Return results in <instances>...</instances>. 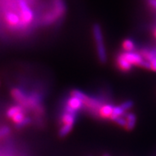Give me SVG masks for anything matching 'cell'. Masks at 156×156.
Returning <instances> with one entry per match:
<instances>
[{
	"label": "cell",
	"instance_id": "obj_8",
	"mask_svg": "<svg viewBox=\"0 0 156 156\" xmlns=\"http://www.w3.org/2000/svg\"><path fill=\"white\" fill-rule=\"evenodd\" d=\"M116 63L118 67L119 68V69H121L123 72H129L132 69V65L127 62L125 58H123L121 54L117 56L116 58Z\"/></svg>",
	"mask_w": 156,
	"mask_h": 156
},
{
	"label": "cell",
	"instance_id": "obj_23",
	"mask_svg": "<svg viewBox=\"0 0 156 156\" xmlns=\"http://www.w3.org/2000/svg\"><path fill=\"white\" fill-rule=\"evenodd\" d=\"M149 6L156 10V0H147Z\"/></svg>",
	"mask_w": 156,
	"mask_h": 156
},
{
	"label": "cell",
	"instance_id": "obj_6",
	"mask_svg": "<svg viewBox=\"0 0 156 156\" xmlns=\"http://www.w3.org/2000/svg\"><path fill=\"white\" fill-rule=\"evenodd\" d=\"M11 96L15 101L20 103L21 105L27 106V95L23 93V91L19 89V88H14L11 90Z\"/></svg>",
	"mask_w": 156,
	"mask_h": 156
},
{
	"label": "cell",
	"instance_id": "obj_22",
	"mask_svg": "<svg viewBox=\"0 0 156 156\" xmlns=\"http://www.w3.org/2000/svg\"><path fill=\"white\" fill-rule=\"evenodd\" d=\"M115 123H116L118 125L121 126L123 127H125L126 126V119L125 117H123V116H120V117H118L117 119H115L114 120Z\"/></svg>",
	"mask_w": 156,
	"mask_h": 156
},
{
	"label": "cell",
	"instance_id": "obj_20",
	"mask_svg": "<svg viewBox=\"0 0 156 156\" xmlns=\"http://www.w3.org/2000/svg\"><path fill=\"white\" fill-rule=\"evenodd\" d=\"M25 117H26V116H25L24 112H21L18 113V114H16L15 116L13 117L12 121L14 122L15 124H17V123H20V122L22 121L23 119H24Z\"/></svg>",
	"mask_w": 156,
	"mask_h": 156
},
{
	"label": "cell",
	"instance_id": "obj_11",
	"mask_svg": "<svg viewBox=\"0 0 156 156\" xmlns=\"http://www.w3.org/2000/svg\"><path fill=\"white\" fill-rule=\"evenodd\" d=\"M76 113L69 112H66L65 114L62 115V121L64 124H70V125H73L76 120Z\"/></svg>",
	"mask_w": 156,
	"mask_h": 156
},
{
	"label": "cell",
	"instance_id": "obj_10",
	"mask_svg": "<svg viewBox=\"0 0 156 156\" xmlns=\"http://www.w3.org/2000/svg\"><path fill=\"white\" fill-rule=\"evenodd\" d=\"M126 126L125 128L127 131H132L135 128L136 124V115L133 112H129L125 115Z\"/></svg>",
	"mask_w": 156,
	"mask_h": 156
},
{
	"label": "cell",
	"instance_id": "obj_1",
	"mask_svg": "<svg viewBox=\"0 0 156 156\" xmlns=\"http://www.w3.org/2000/svg\"><path fill=\"white\" fill-rule=\"evenodd\" d=\"M93 34L94 37L96 48H97V53L98 58L101 63H106L108 59L107 51L105 48V42H104V37H103L102 29L99 24H94L93 27Z\"/></svg>",
	"mask_w": 156,
	"mask_h": 156
},
{
	"label": "cell",
	"instance_id": "obj_4",
	"mask_svg": "<svg viewBox=\"0 0 156 156\" xmlns=\"http://www.w3.org/2000/svg\"><path fill=\"white\" fill-rule=\"evenodd\" d=\"M140 54L144 60L151 64V70L156 72V49H143L140 51Z\"/></svg>",
	"mask_w": 156,
	"mask_h": 156
},
{
	"label": "cell",
	"instance_id": "obj_7",
	"mask_svg": "<svg viewBox=\"0 0 156 156\" xmlns=\"http://www.w3.org/2000/svg\"><path fill=\"white\" fill-rule=\"evenodd\" d=\"M67 105H68L67 108L74 112H77L78 110H80L84 107V102L80 101V99L73 97H71L67 101Z\"/></svg>",
	"mask_w": 156,
	"mask_h": 156
},
{
	"label": "cell",
	"instance_id": "obj_18",
	"mask_svg": "<svg viewBox=\"0 0 156 156\" xmlns=\"http://www.w3.org/2000/svg\"><path fill=\"white\" fill-rule=\"evenodd\" d=\"M30 123H31L30 118V117H25L24 119H23L20 123L15 124V127H16L17 129H20V128H22V127L29 125Z\"/></svg>",
	"mask_w": 156,
	"mask_h": 156
},
{
	"label": "cell",
	"instance_id": "obj_3",
	"mask_svg": "<svg viewBox=\"0 0 156 156\" xmlns=\"http://www.w3.org/2000/svg\"><path fill=\"white\" fill-rule=\"evenodd\" d=\"M121 55L132 66H137L143 67L144 62H145V60L144 59V58L140 55V53H137V52L124 51L123 53H122Z\"/></svg>",
	"mask_w": 156,
	"mask_h": 156
},
{
	"label": "cell",
	"instance_id": "obj_15",
	"mask_svg": "<svg viewBox=\"0 0 156 156\" xmlns=\"http://www.w3.org/2000/svg\"><path fill=\"white\" fill-rule=\"evenodd\" d=\"M73 125H70V124H64L61 128H60L59 132H58V136L60 137H66V136H68L70 132L72 131Z\"/></svg>",
	"mask_w": 156,
	"mask_h": 156
},
{
	"label": "cell",
	"instance_id": "obj_13",
	"mask_svg": "<svg viewBox=\"0 0 156 156\" xmlns=\"http://www.w3.org/2000/svg\"><path fill=\"white\" fill-rule=\"evenodd\" d=\"M21 112H23V108L22 105H15V106H12L11 108L7 110L6 112V115L9 118H11L12 119L13 117L15 116L16 114Z\"/></svg>",
	"mask_w": 156,
	"mask_h": 156
},
{
	"label": "cell",
	"instance_id": "obj_25",
	"mask_svg": "<svg viewBox=\"0 0 156 156\" xmlns=\"http://www.w3.org/2000/svg\"><path fill=\"white\" fill-rule=\"evenodd\" d=\"M103 156H110V155H109L108 154H104V155H103Z\"/></svg>",
	"mask_w": 156,
	"mask_h": 156
},
{
	"label": "cell",
	"instance_id": "obj_19",
	"mask_svg": "<svg viewBox=\"0 0 156 156\" xmlns=\"http://www.w3.org/2000/svg\"><path fill=\"white\" fill-rule=\"evenodd\" d=\"M119 106L122 108V109H123V111L127 112L133 107L134 103H133V101H130L129 100V101H124V102H123L121 105H119Z\"/></svg>",
	"mask_w": 156,
	"mask_h": 156
},
{
	"label": "cell",
	"instance_id": "obj_12",
	"mask_svg": "<svg viewBox=\"0 0 156 156\" xmlns=\"http://www.w3.org/2000/svg\"><path fill=\"white\" fill-rule=\"evenodd\" d=\"M40 103V96L37 94H32L30 97H27V106L30 108H36Z\"/></svg>",
	"mask_w": 156,
	"mask_h": 156
},
{
	"label": "cell",
	"instance_id": "obj_2",
	"mask_svg": "<svg viewBox=\"0 0 156 156\" xmlns=\"http://www.w3.org/2000/svg\"><path fill=\"white\" fill-rule=\"evenodd\" d=\"M19 8L23 24H29L34 20V12L25 0H19Z\"/></svg>",
	"mask_w": 156,
	"mask_h": 156
},
{
	"label": "cell",
	"instance_id": "obj_16",
	"mask_svg": "<svg viewBox=\"0 0 156 156\" xmlns=\"http://www.w3.org/2000/svg\"><path fill=\"white\" fill-rule=\"evenodd\" d=\"M71 96L73 97H76V98L80 99V101H82L83 102H85L87 101V100L88 99V97L84 93H83L82 91L78 90V89H73L71 92Z\"/></svg>",
	"mask_w": 156,
	"mask_h": 156
},
{
	"label": "cell",
	"instance_id": "obj_17",
	"mask_svg": "<svg viewBox=\"0 0 156 156\" xmlns=\"http://www.w3.org/2000/svg\"><path fill=\"white\" fill-rule=\"evenodd\" d=\"M123 48L125 52H132L135 50L136 46L133 41L130 39H126L123 42Z\"/></svg>",
	"mask_w": 156,
	"mask_h": 156
},
{
	"label": "cell",
	"instance_id": "obj_14",
	"mask_svg": "<svg viewBox=\"0 0 156 156\" xmlns=\"http://www.w3.org/2000/svg\"><path fill=\"white\" fill-rule=\"evenodd\" d=\"M126 112H124L122 109V108L120 107V106H115V107H114V108H113V111H112V113L111 116H110V119L111 120H112V121H114L115 119H117L118 117H120V116H123L124 114H125Z\"/></svg>",
	"mask_w": 156,
	"mask_h": 156
},
{
	"label": "cell",
	"instance_id": "obj_9",
	"mask_svg": "<svg viewBox=\"0 0 156 156\" xmlns=\"http://www.w3.org/2000/svg\"><path fill=\"white\" fill-rule=\"evenodd\" d=\"M114 107L115 106H113L111 104L103 105L101 109L99 110V115L104 119H110V116H111Z\"/></svg>",
	"mask_w": 156,
	"mask_h": 156
},
{
	"label": "cell",
	"instance_id": "obj_5",
	"mask_svg": "<svg viewBox=\"0 0 156 156\" xmlns=\"http://www.w3.org/2000/svg\"><path fill=\"white\" fill-rule=\"evenodd\" d=\"M5 20L11 27H19L21 24H23L21 17L16 13L11 12V11L6 12V14H5Z\"/></svg>",
	"mask_w": 156,
	"mask_h": 156
},
{
	"label": "cell",
	"instance_id": "obj_21",
	"mask_svg": "<svg viewBox=\"0 0 156 156\" xmlns=\"http://www.w3.org/2000/svg\"><path fill=\"white\" fill-rule=\"evenodd\" d=\"M10 132V127L7 126H4V127H0V139L6 137V136H8Z\"/></svg>",
	"mask_w": 156,
	"mask_h": 156
},
{
	"label": "cell",
	"instance_id": "obj_24",
	"mask_svg": "<svg viewBox=\"0 0 156 156\" xmlns=\"http://www.w3.org/2000/svg\"><path fill=\"white\" fill-rule=\"evenodd\" d=\"M154 37H156V28L154 29Z\"/></svg>",
	"mask_w": 156,
	"mask_h": 156
}]
</instances>
